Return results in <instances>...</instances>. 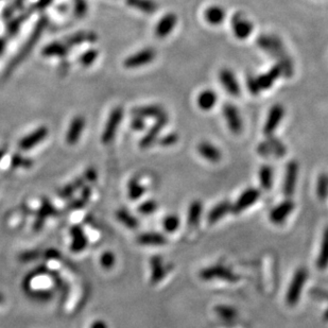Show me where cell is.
<instances>
[{
    "label": "cell",
    "mask_w": 328,
    "mask_h": 328,
    "mask_svg": "<svg viewBox=\"0 0 328 328\" xmlns=\"http://www.w3.org/2000/svg\"><path fill=\"white\" fill-rule=\"evenodd\" d=\"M258 46L267 53L278 60V65L281 67L282 75L290 78L293 74L292 62L285 51V47L279 39L273 35H262L257 39Z\"/></svg>",
    "instance_id": "6da1fadb"
},
{
    "label": "cell",
    "mask_w": 328,
    "mask_h": 328,
    "mask_svg": "<svg viewBox=\"0 0 328 328\" xmlns=\"http://www.w3.org/2000/svg\"><path fill=\"white\" fill-rule=\"evenodd\" d=\"M199 276L202 280L209 281L213 279H221L228 282H236L240 280V275L235 273L234 271L222 264H216L209 266L200 271Z\"/></svg>",
    "instance_id": "7a4b0ae2"
},
{
    "label": "cell",
    "mask_w": 328,
    "mask_h": 328,
    "mask_svg": "<svg viewBox=\"0 0 328 328\" xmlns=\"http://www.w3.org/2000/svg\"><path fill=\"white\" fill-rule=\"evenodd\" d=\"M308 278V271L306 268H299L296 273H294L292 280L290 282V286L288 288L286 294V302L290 307L297 306V304L300 301L301 293L303 290L304 285L306 284Z\"/></svg>",
    "instance_id": "3957f363"
},
{
    "label": "cell",
    "mask_w": 328,
    "mask_h": 328,
    "mask_svg": "<svg viewBox=\"0 0 328 328\" xmlns=\"http://www.w3.org/2000/svg\"><path fill=\"white\" fill-rule=\"evenodd\" d=\"M234 35L239 40H245L251 35L254 29L252 22L248 20L242 12H236L231 20Z\"/></svg>",
    "instance_id": "277c9868"
},
{
    "label": "cell",
    "mask_w": 328,
    "mask_h": 328,
    "mask_svg": "<svg viewBox=\"0 0 328 328\" xmlns=\"http://www.w3.org/2000/svg\"><path fill=\"white\" fill-rule=\"evenodd\" d=\"M122 116H123V110L120 106L115 107L114 111L111 113L108 120L106 122V126L103 131V134H102V142L104 144L111 143L112 140L115 138L116 132H117V130L119 128V124L122 120Z\"/></svg>",
    "instance_id": "5b68a950"
},
{
    "label": "cell",
    "mask_w": 328,
    "mask_h": 328,
    "mask_svg": "<svg viewBox=\"0 0 328 328\" xmlns=\"http://www.w3.org/2000/svg\"><path fill=\"white\" fill-rule=\"evenodd\" d=\"M156 58V51L154 48H144L136 53L130 55L129 58L124 61V67L127 68H139L141 66H144L154 61Z\"/></svg>",
    "instance_id": "8992f818"
},
{
    "label": "cell",
    "mask_w": 328,
    "mask_h": 328,
    "mask_svg": "<svg viewBox=\"0 0 328 328\" xmlns=\"http://www.w3.org/2000/svg\"><path fill=\"white\" fill-rule=\"evenodd\" d=\"M260 198V191L257 188H247L245 189L238 200L236 201L234 205H232V212L238 214L248 208L250 206L254 205L255 203Z\"/></svg>",
    "instance_id": "52a82bcc"
},
{
    "label": "cell",
    "mask_w": 328,
    "mask_h": 328,
    "mask_svg": "<svg viewBox=\"0 0 328 328\" xmlns=\"http://www.w3.org/2000/svg\"><path fill=\"white\" fill-rule=\"evenodd\" d=\"M223 115L229 129L234 134H239L242 131V119L239 114V111L232 103H225L222 107Z\"/></svg>",
    "instance_id": "ba28073f"
},
{
    "label": "cell",
    "mask_w": 328,
    "mask_h": 328,
    "mask_svg": "<svg viewBox=\"0 0 328 328\" xmlns=\"http://www.w3.org/2000/svg\"><path fill=\"white\" fill-rule=\"evenodd\" d=\"M300 167L298 162L291 161L286 166V172L284 178V185H282V191L286 197H291L296 190L297 183H298V176H299Z\"/></svg>",
    "instance_id": "9c48e42d"
},
{
    "label": "cell",
    "mask_w": 328,
    "mask_h": 328,
    "mask_svg": "<svg viewBox=\"0 0 328 328\" xmlns=\"http://www.w3.org/2000/svg\"><path fill=\"white\" fill-rule=\"evenodd\" d=\"M284 115H285V108L279 103L274 104L270 108L268 118L266 120L265 128H264V133L267 137L273 135L274 131L278 128L279 123L281 122L282 118H284Z\"/></svg>",
    "instance_id": "30bf717a"
},
{
    "label": "cell",
    "mask_w": 328,
    "mask_h": 328,
    "mask_svg": "<svg viewBox=\"0 0 328 328\" xmlns=\"http://www.w3.org/2000/svg\"><path fill=\"white\" fill-rule=\"evenodd\" d=\"M294 203L291 200H286L281 202L280 204L275 206L272 210L270 211L269 219L274 224H282L286 219L290 216V213L294 209Z\"/></svg>",
    "instance_id": "8fae6325"
},
{
    "label": "cell",
    "mask_w": 328,
    "mask_h": 328,
    "mask_svg": "<svg viewBox=\"0 0 328 328\" xmlns=\"http://www.w3.org/2000/svg\"><path fill=\"white\" fill-rule=\"evenodd\" d=\"M219 78L221 84L225 88L226 92L234 97H238L240 95V85L238 83V80L235 76V74L229 69V68H223L219 72Z\"/></svg>",
    "instance_id": "7c38bea8"
},
{
    "label": "cell",
    "mask_w": 328,
    "mask_h": 328,
    "mask_svg": "<svg viewBox=\"0 0 328 328\" xmlns=\"http://www.w3.org/2000/svg\"><path fill=\"white\" fill-rule=\"evenodd\" d=\"M177 24V16L174 13H167L161 20L157 22L155 27V35L158 39L167 38Z\"/></svg>",
    "instance_id": "4fadbf2b"
},
{
    "label": "cell",
    "mask_w": 328,
    "mask_h": 328,
    "mask_svg": "<svg viewBox=\"0 0 328 328\" xmlns=\"http://www.w3.org/2000/svg\"><path fill=\"white\" fill-rule=\"evenodd\" d=\"M48 135V129L46 127H41L37 129L34 132L27 135L26 137L20 139L18 147L20 150H29L34 148L41 141H43Z\"/></svg>",
    "instance_id": "5bb4252c"
},
{
    "label": "cell",
    "mask_w": 328,
    "mask_h": 328,
    "mask_svg": "<svg viewBox=\"0 0 328 328\" xmlns=\"http://www.w3.org/2000/svg\"><path fill=\"white\" fill-rule=\"evenodd\" d=\"M198 153L209 163L217 164L221 161L222 152L209 141H201L198 144Z\"/></svg>",
    "instance_id": "9a60e30c"
},
{
    "label": "cell",
    "mask_w": 328,
    "mask_h": 328,
    "mask_svg": "<svg viewBox=\"0 0 328 328\" xmlns=\"http://www.w3.org/2000/svg\"><path fill=\"white\" fill-rule=\"evenodd\" d=\"M56 212L58 211H56V209L51 204L50 201H48L47 199H43L41 207L37 212V219L34 221V224H33L34 231L35 232L41 231L43 229L45 222H46L47 218L54 216V214H56Z\"/></svg>",
    "instance_id": "2e32d148"
},
{
    "label": "cell",
    "mask_w": 328,
    "mask_h": 328,
    "mask_svg": "<svg viewBox=\"0 0 328 328\" xmlns=\"http://www.w3.org/2000/svg\"><path fill=\"white\" fill-rule=\"evenodd\" d=\"M167 122H168L167 114L156 119L154 126L149 130V132L147 133L145 136L140 140L141 148H143V149L149 148L151 144H153V142L157 139L158 134H160L162 132V130L165 128Z\"/></svg>",
    "instance_id": "e0dca14e"
},
{
    "label": "cell",
    "mask_w": 328,
    "mask_h": 328,
    "mask_svg": "<svg viewBox=\"0 0 328 328\" xmlns=\"http://www.w3.org/2000/svg\"><path fill=\"white\" fill-rule=\"evenodd\" d=\"M151 278L150 281L153 285L161 282L168 273V267L164 265V260L161 256H153L150 259Z\"/></svg>",
    "instance_id": "ac0fdd59"
},
{
    "label": "cell",
    "mask_w": 328,
    "mask_h": 328,
    "mask_svg": "<svg viewBox=\"0 0 328 328\" xmlns=\"http://www.w3.org/2000/svg\"><path fill=\"white\" fill-rule=\"evenodd\" d=\"M282 75L281 67L277 64L273 66L268 72L257 77V82L260 87V90H267L273 86L274 82Z\"/></svg>",
    "instance_id": "d6986e66"
},
{
    "label": "cell",
    "mask_w": 328,
    "mask_h": 328,
    "mask_svg": "<svg viewBox=\"0 0 328 328\" xmlns=\"http://www.w3.org/2000/svg\"><path fill=\"white\" fill-rule=\"evenodd\" d=\"M45 25H46V24H45V21H40L39 22V24H38V26L35 27V30L34 31H33V33H32V35L30 37V39L28 40V42L26 43V45H25V47H22L21 48V51L18 53V55L16 56V60H14V63L12 64V66H14L15 64H17V63H19V62H21L22 61V59H24L25 58V56L31 51V49L33 48V46H34V45L37 44V42H38V40L40 39V37L42 35V32H43V30H44V28H45Z\"/></svg>",
    "instance_id": "ffe728a7"
},
{
    "label": "cell",
    "mask_w": 328,
    "mask_h": 328,
    "mask_svg": "<svg viewBox=\"0 0 328 328\" xmlns=\"http://www.w3.org/2000/svg\"><path fill=\"white\" fill-rule=\"evenodd\" d=\"M85 127V119L81 116H77L70 123V127L67 132L66 141L68 144L74 145L78 142L79 138L81 136V133Z\"/></svg>",
    "instance_id": "44dd1931"
},
{
    "label": "cell",
    "mask_w": 328,
    "mask_h": 328,
    "mask_svg": "<svg viewBox=\"0 0 328 328\" xmlns=\"http://www.w3.org/2000/svg\"><path fill=\"white\" fill-rule=\"evenodd\" d=\"M71 245L70 248L74 253H80L84 251L87 246V239L83 230L79 225H75L70 229Z\"/></svg>",
    "instance_id": "7402d4cb"
},
{
    "label": "cell",
    "mask_w": 328,
    "mask_h": 328,
    "mask_svg": "<svg viewBox=\"0 0 328 328\" xmlns=\"http://www.w3.org/2000/svg\"><path fill=\"white\" fill-rule=\"evenodd\" d=\"M132 114L135 117H140V118H160L164 115H166L165 110L156 104L152 105H144L134 108L132 111Z\"/></svg>",
    "instance_id": "603a6c76"
},
{
    "label": "cell",
    "mask_w": 328,
    "mask_h": 328,
    "mask_svg": "<svg viewBox=\"0 0 328 328\" xmlns=\"http://www.w3.org/2000/svg\"><path fill=\"white\" fill-rule=\"evenodd\" d=\"M136 240L140 245L145 246H163L167 243L166 237L163 234L156 232L140 234L137 236Z\"/></svg>",
    "instance_id": "cb8c5ba5"
},
{
    "label": "cell",
    "mask_w": 328,
    "mask_h": 328,
    "mask_svg": "<svg viewBox=\"0 0 328 328\" xmlns=\"http://www.w3.org/2000/svg\"><path fill=\"white\" fill-rule=\"evenodd\" d=\"M229 212H232V204L229 201H222L219 204L211 208L207 214V222L209 224H214L221 220Z\"/></svg>",
    "instance_id": "d4e9b609"
},
{
    "label": "cell",
    "mask_w": 328,
    "mask_h": 328,
    "mask_svg": "<svg viewBox=\"0 0 328 328\" xmlns=\"http://www.w3.org/2000/svg\"><path fill=\"white\" fill-rule=\"evenodd\" d=\"M204 17L211 26H219L225 18V10L221 6H211L206 9Z\"/></svg>",
    "instance_id": "484cf974"
},
{
    "label": "cell",
    "mask_w": 328,
    "mask_h": 328,
    "mask_svg": "<svg viewBox=\"0 0 328 328\" xmlns=\"http://www.w3.org/2000/svg\"><path fill=\"white\" fill-rule=\"evenodd\" d=\"M197 102L201 110L210 111L217 103V95L212 89H205L198 96Z\"/></svg>",
    "instance_id": "4316f807"
},
{
    "label": "cell",
    "mask_w": 328,
    "mask_h": 328,
    "mask_svg": "<svg viewBox=\"0 0 328 328\" xmlns=\"http://www.w3.org/2000/svg\"><path fill=\"white\" fill-rule=\"evenodd\" d=\"M129 7L136 9L140 12L147 13V14H152L156 12L158 9V5L154 2V0H126Z\"/></svg>",
    "instance_id": "83f0119b"
},
{
    "label": "cell",
    "mask_w": 328,
    "mask_h": 328,
    "mask_svg": "<svg viewBox=\"0 0 328 328\" xmlns=\"http://www.w3.org/2000/svg\"><path fill=\"white\" fill-rule=\"evenodd\" d=\"M203 212V204L202 202L199 200L192 201L191 204L188 208V225L191 226V228H195L197 226L201 220V216Z\"/></svg>",
    "instance_id": "f1b7e54d"
},
{
    "label": "cell",
    "mask_w": 328,
    "mask_h": 328,
    "mask_svg": "<svg viewBox=\"0 0 328 328\" xmlns=\"http://www.w3.org/2000/svg\"><path fill=\"white\" fill-rule=\"evenodd\" d=\"M116 218L117 220L122 223L126 228L130 230H136L139 226L138 220L135 218L132 213L128 211V209L120 208L116 211Z\"/></svg>",
    "instance_id": "f546056e"
},
{
    "label": "cell",
    "mask_w": 328,
    "mask_h": 328,
    "mask_svg": "<svg viewBox=\"0 0 328 328\" xmlns=\"http://www.w3.org/2000/svg\"><path fill=\"white\" fill-rule=\"evenodd\" d=\"M259 182L265 190H270L273 185V169L269 165H264L259 169Z\"/></svg>",
    "instance_id": "4dcf8cb0"
},
{
    "label": "cell",
    "mask_w": 328,
    "mask_h": 328,
    "mask_svg": "<svg viewBox=\"0 0 328 328\" xmlns=\"http://www.w3.org/2000/svg\"><path fill=\"white\" fill-rule=\"evenodd\" d=\"M97 40V35L94 34L92 32H79L77 34L71 35L69 39H67L65 44L67 47H71V46H77V45H80L82 43H87V42H95Z\"/></svg>",
    "instance_id": "1f68e13d"
},
{
    "label": "cell",
    "mask_w": 328,
    "mask_h": 328,
    "mask_svg": "<svg viewBox=\"0 0 328 328\" xmlns=\"http://www.w3.org/2000/svg\"><path fill=\"white\" fill-rule=\"evenodd\" d=\"M86 182V178L85 176H81L77 179H75L74 182L69 183L68 185H66L65 187H63L60 191H59V196L63 199H68L70 198L77 190H79L80 188L84 187V183Z\"/></svg>",
    "instance_id": "d6a6232c"
},
{
    "label": "cell",
    "mask_w": 328,
    "mask_h": 328,
    "mask_svg": "<svg viewBox=\"0 0 328 328\" xmlns=\"http://www.w3.org/2000/svg\"><path fill=\"white\" fill-rule=\"evenodd\" d=\"M327 266H328V228L324 232L320 254L318 256V259H316V267H318L320 270H324Z\"/></svg>",
    "instance_id": "836d02e7"
},
{
    "label": "cell",
    "mask_w": 328,
    "mask_h": 328,
    "mask_svg": "<svg viewBox=\"0 0 328 328\" xmlns=\"http://www.w3.org/2000/svg\"><path fill=\"white\" fill-rule=\"evenodd\" d=\"M145 192V187L139 182V179L133 177L128 183V194L131 200H138Z\"/></svg>",
    "instance_id": "e575fe53"
},
{
    "label": "cell",
    "mask_w": 328,
    "mask_h": 328,
    "mask_svg": "<svg viewBox=\"0 0 328 328\" xmlns=\"http://www.w3.org/2000/svg\"><path fill=\"white\" fill-rule=\"evenodd\" d=\"M68 47L65 43H52L43 50L45 56H64L68 52Z\"/></svg>",
    "instance_id": "d590c367"
},
{
    "label": "cell",
    "mask_w": 328,
    "mask_h": 328,
    "mask_svg": "<svg viewBox=\"0 0 328 328\" xmlns=\"http://www.w3.org/2000/svg\"><path fill=\"white\" fill-rule=\"evenodd\" d=\"M267 143L269 144V148L271 150V154L275 156H284L287 152V148L285 144L282 143L278 138L274 137L273 135L267 137Z\"/></svg>",
    "instance_id": "8d00e7d4"
},
{
    "label": "cell",
    "mask_w": 328,
    "mask_h": 328,
    "mask_svg": "<svg viewBox=\"0 0 328 328\" xmlns=\"http://www.w3.org/2000/svg\"><path fill=\"white\" fill-rule=\"evenodd\" d=\"M90 196H92V188H90L89 186H84L81 197L77 199L76 201H74L72 203H70V204L68 205V209L75 210V209H80V208L84 207L87 204V202L89 201Z\"/></svg>",
    "instance_id": "74e56055"
},
{
    "label": "cell",
    "mask_w": 328,
    "mask_h": 328,
    "mask_svg": "<svg viewBox=\"0 0 328 328\" xmlns=\"http://www.w3.org/2000/svg\"><path fill=\"white\" fill-rule=\"evenodd\" d=\"M180 225V219L175 213H170L163 220V228L167 233H174L178 230Z\"/></svg>",
    "instance_id": "f35d334b"
},
{
    "label": "cell",
    "mask_w": 328,
    "mask_h": 328,
    "mask_svg": "<svg viewBox=\"0 0 328 328\" xmlns=\"http://www.w3.org/2000/svg\"><path fill=\"white\" fill-rule=\"evenodd\" d=\"M214 312L223 320H234L237 316V310L228 305H218L214 307Z\"/></svg>",
    "instance_id": "ab89813d"
},
{
    "label": "cell",
    "mask_w": 328,
    "mask_h": 328,
    "mask_svg": "<svg viewBox=\"0 0 328 328\" xmlns=\"http://www.w3.org/2000/svg\"><path fill=\"white\" fill-rule=\"evenodd\" d=\"M28 297L37 302H47L53 298V292L49 290H34L27 291Z\"/></svg>",
    "instance_id": "60d3db41"
},
{
    "label": "cell",
    "mask_w": 328,
    "mask_h": 328,
    "mask_svg": "<svg viewBox=\"0 0 328 328\" xmlns=\"http://www.w3.org/2000/svg\"><path fill=\"white\" fill-rule=\"evenodd\" d=\"M316 195L320 199H325L328 196V176L321 174L316 183Z\"/></svg>",
    "instance_id": "b9f144b4"
},
{
    "label": "cell",
    "mask_w": 328,
    "mask_h": 328,
    "mask_svg": "<svg viewBox=\"0 0 328 328\" xmlns=\"http://www.w3.org/2000/svg\"><path fill=\"white\" fill-rule=\"evenodd\" d=\"M11 166L14 169L17 168H25V169H29L33 166V161L30 160V158L24 157L19 154H15L12 157V161H11Z\"/></svg>",
    "instance_id": "7bdbcfd3"
},
{
    "label": "cell",
    "mask_w": 328,
    "mask_h": 328,
    "mask_svg": "<svg viewBox=\"0 0 328 328\" xmlns=\"http://www.w3.org/2000/svg\"><path fill=\"white\" fill-rule=\"evenodd\" d=\"M158 207L157 202L155 200H148L138 206L137 210L139 213L144 214V216H148V214L154 213Z\"/></svg>",
    "instance_id": "ee69618b"
},
{
    "label": "cell",
    "mask_w": 328,
    "mask_h": 328,
    "mask_svg": "<svg viewBox=\"0 0 328 328\" xmlns=\"http://www.w3.org/2000/svg\"><path fill=\"white\" fill-rule=\"evenodd\" d=\"M115 260H116L115 255L112 252H104L102 255H101L100 264H101V266H102V268L110 270L111 268L114 267Z\"/></svg>",
    "instance_id": "f6af8a7d"
},
{
    "label": "cell",
    "mask_w": 328,
    "mask_h": 328,
    "mask_svg": "<svg viewBox=\"0 0 328 328\" xmlns=\"http://www.w3.org/2000/svg\"><path fill=\"white\" fill-rule=\"evenodd\" d=\"M41 255H42V252L39 250H30L21 253L18 258H19V262L21 263H31L33 260L39 259Z\"/></svg>",
    "instance_id": "bcb514c9"
},
{
    "label": "cell",
    "mask_w": 328,
    "mask_h": 328,
    "mask_svg": "<svg viewBox=\"0 0 328 328\" xmlns=\"http://www.w3.org/2000/svg\"><path fill=\"white\" fill-rule=\"evenodd\" d=\"M28 16H29V12H28V13H26V14H24V16H20V17L15 18L14 20L11 21L10 24H9V26H8L9 34L14 35L15 33H17V31H18V29H19V27H20V25H21L22 20L27 19V18H28Z\"/></svg>",
    "instance_id": "7dc6e473"
},
{
    "label": "cell",
    "mask_w": 328,
    "mask_h": 328,
    "mask_svg": "<svg viewBox=\"0 0 328 328\" xmlns=\"http://www.w3.org/2000/svg\"><path fill=\"white\" fill-rule=\"evenodd\" d=\"M98 56V51L97 50H89L85 52L81 58H80V63L83 66H89L90 64H93Z\"/></svg>",
    "instance_id": "c3c4849f"
},
{
    "label": "cell",
    "mask_w": 328,
    "mask_h": 328,
    "mask_svg": "<svg viewBox=\"0 0 328 328\" xmlns=\"http://www.w3.org/2000/svg\"><path fill=\"white\" fill-rule=\"evenodd\" d=\"M246 82H247V88H248V90H250V93H251L252 95L256 96V95H258L260 92H262V90H260L259 85H258L257 78H256V77H254V76L250 75V76L247 77Z\"/></svg>",
    "instance_id": "681fc988"
},
{
    "label": "cell",
    "mask_w": 328,
    "mask_h": 328,
    "mask_svg": "<svg viewBox=\"0 0 328 328\" xmlns=\"http://www.w3.org/2000/svg\"><path fill=\"white\" fill-rule=\"evenodd\" d=\"M25 2L26 0H14V2L4 11V17L12 16V14L15 12V11L19 10Z\"/></svg>",
    "instance_id": "f907efd6"
},
{
    "label": "cell",
    "mask_w": 328,
    "mask_h": 328,
    "mask_svg": "<svg viewBox=\"0 0 328 328\" xmlns=\"http://www.w3.org/2000/svg\"><path fill=\"white\" fill-rule=\"evenodd\" d=\"M177 140H178V135L176 133H170V134L166 135V136H164L163 138H161L160 141H158V143L163 147H171V145L175 144L177 142Z\"/></svg>",
    "instance_id": "816d5d0a"
},
{
    "label": "cell",
    "mask_w": 328,
    "mask_h": 328,
    "mask_svg": "<svg viewBox=\"0 0 328 328\" xmlns=\"http://www.w3.org/2000/svg\"><path fill=\"white\" fill-rule=\"evenodd\" d=\"M75 10L78 17H83L87 10L85 0H75Z\"/></svg>",
    "instance_id": "f5cc1de1"
},
{
    "label": "cell",
    "mask_w": 328,
    "mask_h": 328,
    "mask_svg": "<svg viewBox=\"0 0 328 328\" xmlns=\"http://www.w3.org/2000/svg\"><path fill=\"white\" fill-rule=\"evenodd\" d=\"M144 126H145V123L143 121V118H140V117H135L131 123L132 129L136 130V131H140V130L144 129Z\"/></svg>",
    "instance_id": "db71d44e"
},
{
    "label": "cell",
    "mask_w": 328,
    "mask_h": 328,
    "mask_svg": "<svg viewBox=\"0 0 328 328\" xmlns=\"http://www.w3.org/2000/svg\"><path fill=\"white\" fill-rule=\"evenodd\" d=\"M44 257L48 260H56L61 257V254L59 251L54 250V248H50L44 253Z\"/></svg>",
    "instance_id": "11a10c76"
},
{
    "label": "cell",
    "mask_w": 328,
    "mask_h": 328,
    "mask_svg": "<svg viewBox=\"0 0 328 328\" xmlns=\"http://www.w3.org/2000/svg\"><path fill=\"white\" fill-rule=\"evenodd\" d=\"M84 176H85L86 180H88V182H94V180L97 179V171H96V169L93 168V167H89L87 169V170L85 171Z\"/></svg>",
    "instance_id": "9f6ffc18"
},
{
    "label": "cell",
    "mask_w": 328,
    "mask_h": 328,
    "mask_svg": "<svg viewBox=\"0 0 328 328\" xmlns=\"http://www.w3.org/2000/svg\"><path fill=\"white\" fill-rule=\"evenodd\" d=\"M53 0H39V3L37 4L38 9H45L48 5H50Z\"/></svg>",
    "instance_id": "6f0895ef"
},
{
    "label": "cell",
    "mask_w": 328,
    "mask_h": 328,
    "mask_svg": "<svg viewBox=\"0 0 328 328\" xmlns=\"http://www.w3.org/2000/svg\"><path fill=\"white\" fill-rule=\"evenodd\" d=\"M90 328H107V325L103 321H96L93 323V325L90 326Z\"/></svg>",
    "instance_id": "680465c9"
},
{
    "label": "cell",
    "mask_w": 328,
    "mask_h": 328,
    "mask_svg": "<svg viewBox=\"0 0 328 328\" xmlns=\"http://www.w3.org/2000/svg\"><path fill=\"white\" fill-rule=\"evenodd\" d=\"M5 46H6V43H5V41H4V40H2V39H0V53H2V52L4 51V49H5Z\"/></svg>",
    "instance_id": "91938a15"
},
{
    "label": "cell",
    "mask_w": 328,
    "mask_h": 328,
    "mask_svg": "<svg viewBox=\"0 0 328 328\" xmlns=\"http://www.w3.org/2000/svg\"><path fill=\"white\" fill-rule=\"evenodd\" d=\"M5 155V150H0V161H2V158Z\"/></svg>",
    "instance_id": "94428289"
},
{
    "label": "cell",
    "mask_w": 328,
    "mask_h": 328,
    "mask_svg": "<svg viewBox=\"0 0 328 328\" xmlns=\"http://www.w3.org/2000/svg\"><path fill=\"white\" fill-rule=\"evenodd\" d=\"M5 298H4V294L3 293H0V304H2L4 302Z\"/></svg>",
    "instance_id": "6125c7cd"
},
{
    "label": "cell",
    "mask_w": 328,
    "mask_h": 328,
    "mask_svg": "<svg viewBox=\"0 0 328 328\" xmlns=\"http://www.w3.org/2000/svg\"><path fill=\"white\" fill-rule=\"evenodd\" d=\"M324 316H325V319H326V320H328V310H326V312H325V315H324Z\"/></svg>",
    "instance_id": "be15d7a7"
}]
</instances>
